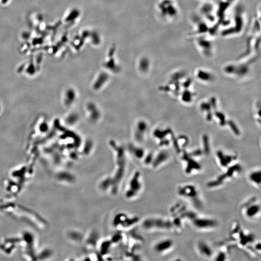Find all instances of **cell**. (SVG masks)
<instances>
[{"instance_id": "1", "label": "cell", "mask_w": 261, "mask_h": 261, "mask_svg": "<svg viewBox=\"0 0 261 261\" xmlns=\"http://www.w3.org/2000/svg\"><path fill=\"white\" fill-rule=\"evenodd\" d=\"M178 193L181 197L189 199L188 200L192 201L195 205L196 204V205L200 206V193L195 185L188 184L179 186L178 188Z\"/></svg>"}, {"instance_id": "2", "label": "cell", "mask_w": 261, "mask_h": 261, "mask_svg": "<svg viewBox=\"0 0 261 261\" xmlns=\"http://www.w3.org/2000/svg\"><path fill=\"white\" fill-rule=\"evenodd\" d=\"M192 224L195 228L202 231L214 229L218 225V221L216 219L198 217L197 215L192 220Z\"/></svg>"}, {"instance_id": "3", "label": "cell", "mask_w": 261, "mask_h": 261, "mask_svg": "<svg viewBox=\"0 0 261 261\" xmlns=\"http://www.w3.org/2000/svg\"><path fill=\"white\" fill-rule=\"evenodd\" d=\"M243 213L246 218L253 219L256 217L260 212V205L256 202L255 198L250 199L243 206Z\"/></svg>"}, {"instance_id": "4", "label": "cell", "mask_w": 261, "mask_h": 261, "mask_svg": "<svg viewBox=\"0 0 261 261\" xmlns=\"http://www.w3.org/2000/svg\"><path fill=\"white\" fill-rule=\"evenodd\" d=\"M197 249L200 255L205 258H211L213 255L211 246L204 241H199L197 244Z\"/></svg>"}, {"instance_id": "5", "label": "cell", "mask_w": 261, "mask_h": 261, "mask_svg": "<svg viewBox=\"0 0 261 261\" xmlns=\"http://www.w3.org/2000/svg\"><path fill=\"white\" fill-rule=\"evenodd\" d=\"M174 242L170 239H165L160 241L156 246V250L159 253H164L173 249Z\"/></svg>"}, {"instance_id": "6", "label": "cell", "mask_w": 261, "mask_h": 261, "mask_svg": "<svg viewBox=\"0 0 261 261\" xmlns=\"http://www.w3.org/2000/svg\"><path fill=\"white\" fill-rule=\"evenodd\" d=\"M261 172L260 170H254L249 173L248 179L250 183L257 187L261 185Z\"/></svg>"}, {"instance_id": "7", "label": "cell", "mask_w": 261, "mask_h": 261, "mask_svg": "<svg viewBox=\"0 0 261 261\" xmlns=\"http://www.w3.org/2000/svg\"><path fill=\"white\" fill-rule=\"evenodd\" d=\"M215 258V260L217 261H224L226 259L227 254L224 251H221L218 253Z\"/></svg>"}]
</instances>
